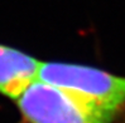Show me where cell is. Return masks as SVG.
I'll return each mask as SVG.
<instances>
[{
    "label": "cell",
    "instance_id": "obj_1",
    "mask_svg": "<svg viewBox=\"0 0 125 123\" xmlns=\"http://www.w3.org/2000/svg\"><path fill=\"white\" fill-rule=\"evenodd\" d=\"M25 123H111L116 112L75 92L34 81L17 99Z\"/></svg>",
    "mask_w": 125,
    "mask_h": 123
},
{
    "label": "cell",
    "instance_id": "obj_2",
    "mask_svg": "<svg viewBox=\"0 0 125 123\" xmlns=\"http://www.w3.org/2000/svg\"><path fill=\"white\" fill-rule=\"evenodd\" d=\"M38 79L75 92L114 112L125 104V77L95 67L64 62H42Z\"/></svg>",
    "mask_w": 125,
    "mask_h": 123
},
{
    "label": "cell",
    "instance_id": "obj_3",
    "mask_svg": "<svg viewBox=\"0 0 125 123\" xmlns=\"http://www.w3.org/2000/svg\"><path fill=\"white\" fill-rule=\"evenodd\" d=\"M41 64L31 54L0 44V94L17 100L38 79Z\"/></svg>",
    "mask_w": 125,
    "mask_h": 123
}]
</instances>
